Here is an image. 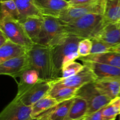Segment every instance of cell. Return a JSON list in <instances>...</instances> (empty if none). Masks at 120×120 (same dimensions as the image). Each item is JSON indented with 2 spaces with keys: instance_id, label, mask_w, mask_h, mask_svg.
<instances>
[{
  "instance_id": "6da1fadb",
  "label": "cell",
  "mask_w": 120,
  "mask_h": 120,
  "mask_svg": "<svg viewBox=\"0 0 120 120\" xmlns=\"http://www.w3.org/2000/svg\"><path fill=\"white\" fill-rule=\"evenodd\" d=\"M27 55L30 68L37 71L41 80L50 81L60 78L54 65L50 47L34 44Z\"/></svg>"
},
{
  "instance_id": "7a4b0ae2",
  "label": "cell",
  "mask_w": 120,
  "mask_h": 120,
  "mask_svg": "<svg viewBox=\"0 0 120 120\" xmlns=\"http://www.w3.org/2000/svg\"><path fill=\"white\" fill-rule=\"evenodd\" d=\"M106 23L103 15L90 14L74 21L62 24L69 35H75L82 39H91L97 35Z\"/></svg>"
},
{
  "instance_id": "3957f363",
  "label": "cell",
  "mask_w": 120,
  "mask_h": 120,
  "mask_svg": "<svg viewBox=\"0 0 120 120\" xmlns=\"http://www.w3.org/2000/svg\"><path fill=\"white\" fill-rule=\"evenodd\" d=\"M82 40L75 35H69L59 44L50 47L54 65L60 77L63 66L80 58L78 46Z\"/></svg>"
},
{
  "instance_id": "277c9868",
  "label": "cell",
  "mask_w": 120,
  "mask_h": 120,
  "mask_svg": "<svg viewBox=\"0 0 120 120\" xmlns=\"http://www.w3.org/2000/svg\"><path fill=\"white\" fill-rule=\"evenodd\" d=\"M43 26L38 43L52 47L69 35L58 18L43 15Z\"/></svg>"
},
{
  "instance_id": "5b68a950",
  "label": "cell",
  "mask_w": 120,
  "mask_h": 120,
  "mask_svg": "<svg viewBox=\"0 0 120 120\" xmlns=\"http://www.w3.org/2000/svg\"><path fill=\"white\" fill-rule=\"evenodd\" d=\"M0 29L14 43L29 48L34 44L21 22L16 19L9 16L0 19Z\"/></svg>"
},
{
  "instance_id": "8992f818",
  "label": "cell",
  "mask_w": 120,
  "mask_h": 120,
  "mask_svg": "<svg viewBox=\"0 0 120 120\" xmlns=\"http://www.w3.org/2000/svg\"><path fill=\"white\" fill-rule=\"evenodd\" d=\"M94 82H89L82 86L79 88L76 94V96L83 98L87 102L88 111L87 115L101 109L112 100L96 88Z\"/></svg>"
},
{
  "instance_id": "52a82bcc",
  "label": "cell",
  "mask_w": 120,
  "mask_h": 120,
  "mask_svg": "<svg viewBox=\"0 0 120 120\" xmlns=\"http://www.w3.org/2000/svg\"><path fill=\"white\" fill-rule=\"evenodd\" d=\"M51 86L49 81L40 80L32 85L18 87L16 99L26 106L32 107L45 96L49 94Z\"/></svg>"
},
{
  "instance_id": "ba28073f",
  "label": "cell",
  "mask_w": 120,
  "mask_h": 120,
  "mask_svg": "<svg viewBox=\"0 0 120 120\" xmlns=\"http://www.w3.org/2000/svg\"><path fill=\"white\" fill-rule=\"evenodd\" d=\"M105 0H98L91 3L70 6L58 18L62 23H67L90 14L103 15Z\"/></svg>"
},
{
  "instance_id": "9c48e42d",
  "label": "cell",
  "mask_w": 120,
  "mask_h": 120,
  "mask_svg": "<svg viewBox=\"0 0 120 120\" xmlns=\"http://www.w3.org/2000/svg\"><path fill=\"white\" fill-rule=\"evenodd\" d=\"M96 81V78L92 71L87 66L84 65L83 70L74 76L68 78L60 77L49 82L51 86L50 89H56L62 87L80 88L86 84Z\"/></svg>"
},
{
  "instance_id": "30bf717a",
  "label": "cell",
  "mask_w": 120,
  "mask_h": 120,
  "mask_svg": "<svg viewBox=\"0 0 120 120\" xmlns=\"http://www.w3.org/2000/svg\"><path fill=\"white\" fill-rule=\"evenodd\" d=\"M32 107L26 106L14 98L1 111L0 120H32Z\"/></svg>"
},
{
  "instance_id": "8fae6325",
  "label": "cell",
  "mask_w": 120,
  "mask_h": 120,
  "mask_svg": "<svg viewBox=\"0 0 120 120\" xmlns=\"http://www.w3.org/2000/svg\"><path fill=\"white\" fill-rule=\"evenodd\" d=\"M31 68L27 54L0 63V74L14 78L20 77L23 72Z\"/></svg>"
},
{
  "instance_id": "7c38bea8",
  "label": "cell",
  "mask_w": 120,
  "mask_h": 120,
  "mask_svg": "<svg viewBox=\"0 0 120 120\" xmlns=\"http://www.w3.org/2000/svg\"><path fill=\"white\" fill-rule=\"evenodd\" d=\"M84 65L90 68L96 78V81L114 80L120 81V68L91 61H82Z\"/></svg>"
},
{
  "instance_id": "4fadbf2b",
  "label": "cell",
  "mask_w": 120,
  "mask_h": 120,
  "mask_svg": "<svg viewBox=\"0 0 120 120\" xmlns=\"http://www.w3.org/2000/svg\"><path fill=\"white\" fill-rule=\"evenodd\" d=\"M34 2L42 15L56 18L70 6L67 0H34Z\"/></svg>"
},
{
  "instance_id": "5bb4252c",
  "label": "cell",
  "mask_w": 120,
  "mask_h": 120,
  "mask_svg": "<svg viewBox=\"0 0 120 120\" xmlns=\"http://www.w3.org/2000/svg\"><path fill=\"white\" fill-rule=\"evenodd\" d=\"M94 38L114 47L120 44V22H107Z\"/></svg>"
},
{
  "instance_id": "9a60e30c",
  "label": "cell",
  "mask_w": 120,
  "mask_h": 120,
  "mask_svg": "<svg viewBox=\"0 0 120 120\" xmlns=\"http://www.w3.org/2000/svg\"><path fill=\"white\" fill-rule=\"evenodd\" d=\"M75 98L59 102L35 118L42 120H64L69 114Z\"/></svg>"
},
{
  "instance_id": "2e32d148",
  "label": "cell",
  "mask_w": 120,
  "mask_h": 120,
  "mask_svg": "<svg viewBox=\"0 0 120 120\" xmlns=\"http://www.w3.org/2000/svg\"><path fill=\"white\" fill-rule=\"evenodd\" d=\"M43 16H30L19 21L27 35L34 44H37L43 26Z\"/></svg>"
},
{
  "instance_id": "e0dca14e",
  "label": "cell",
  "mask_w": 120,
  "mask_h": 120,
  "mask_svg": "<svg viewBox=\"0 0 120 120\" xmlns=\"http://www.w3.org/2000/svg\"><path fill=\"white\" fill-rule=\"evenodd\" d=\"M29 48L14 43L8 40L5 44L0 47V63L11 59L25 55Z\"/></svg>"
},
{
  "instance_id": "ac0fdd59",
  "label": "cell",
  "mask_w": 120,
  "mask_h": 120,
  "mask_svg": "<svg viewBox=\"0 0 120 120\" xmlns=\"http://www.w3.org/2000/svg\"><path fill=\"white\" fill-rule=\"evenodd\" d=\"M78 60L82 61H91L110 65L120 68V52L109 51L96 55H89L84 57H80Z\"/></svg>"
},
{
  "instance_id": "d6986e66",
  "label": "cell",
  "mask_w": 120,
  "mask_h": 120,
  "mask_svg": "<svg viewBox=\"0 0 120 120\" xmlns=\"http://www.w3.org/2000/svg\"><path fill=\"white\" fill-rule=\"evenodd\" d=\"M88 104L86 100L76 96L68 116L64 120H82L87 115Z\"/></svg>"
},
{
  "instance_id": "ffe728a7",
  "label": "cell",
  "mask_w": 120,
  "mask_h": 120,
  "mask_svg": "<svg viewBox=\"0 0 120 120\" xmlns=\"http://www.w3.org/2000/svg\"><path fill=\"white\" fill-rule=\"evenodd\" d=\"M94 85L100 92L111 100L118 97L120 92V81L114 80L96 81Z\"/></svg>"
},
{
  "instance_id": "44dd1931",
  "label": "cell",
  "mask_w": 120,
  "mask_h": 120,
  "mask_svg": "<svg viewBox=\"0 0 120 120\" xmlns=\"http://www.w3.org/2000/svg\"><path fill=\"white\" fill-rule=\"evenodd\" d=\"M20 15L19 21L30 16H42L34 0H14Z\"/></svg>"
},
{
  "instance_id": "7402d4cb",
  "label": "cell",
  "mask_w": 120,
  "mask_h": 120,
  "mask_svg": "<svg viewBox=\"0 0 120 120\" xmlns=\"http://www.w3.org/2000/svg\"><path fill=\"white\" fill-rule=\"evenodd\" d=\"M103 17L107 22H120V0H105Z\"/></svg>"
},
{
  "instance_id": "603a6c76",
  "label": "cell",
  "mask_w": 120,
  "mask_h": 120,
  "mask_svg": "<svg viewBox=\"0 0 120 120\" xmlns=\"http://www.w3.org/2000/svg\"><path fill=\"white\" fill-rule=\"evenodd\" d=\"M59 103V102H57L52 96L49 94L46 95L32 106L33 119H35L42 113L51 109Z\"/></svg>"
},
{
  "instance_id": "cb8c5ba5",
  "label": "cell",
  "mask_w": 120,
  "mask_h": 120,
  "mask_svg": "<svg viewBox=\"0 0 120 120\" xmlns=\"http://www.w3.org/2000/svg\"><path fill=\"white\" fill-rule=\"evenodd\" d=\"M78 89L77 88L62 87L56 89H50L48 94L58 102H61L76 97Z\"/></svg>"
},
{
  "instance_id": "d4e9b609",
  "label": "cell",
  "mask_w": 120,
  "mask_h": 120,
  "mask_svg": "<svg viewBox=\"0 0 120 120\" xmlns=\"http://www.w3.org/2000/svg\"><path fill=\"white\" fill-rule=\"evenodd\" d=\"M102 115L104 120H115L120 115V97L116 98L102 109Z\"/></svg>"
},
{
  "instance_id": "484cf974",
  "label": "cell",
  "mask_w": 120,
  "mask_h": 120,
  "mask_svg": "<svg viewBox=\"0 0 120 120\" xmlns=\"http://www.w3.org/2000/svg\"><path fill=\"white\" fill-rule=\"evenodd\" d=\"M9 16L19 21L20 15L14 0L1 1V18Z\"/></svg>"
},
{
  "instance_id": "4316f807",
  "label": "cell",
  "mask_w": 120,
  "mask_h": 120,
  "mask_svg": "<svg viewBox=\"0 0 120 120\" xmlns=\"http://www.w3.org/2000/svg\"><path fill=\"white\" fill-rule=\"evenodd\" d=\"M19 82L18 87H23L32 85L37 83L41 79L37 71L34 69H29L26 70L20 76Z\"/></svg>"
},
{
  "instance_id": "83f0119b",
  "label": "cell",
  "mask_w": 120,
  "mask_h": 120,
  "mask_svg": "<svg viewBox=\"0 0 120 120\" xmlns=\"http://www.w3.org/2000/svg\"><path fill=\"white\" fill-rule=\"evenodd\" d=\"M84 65L76 61H71L66 64L63 67L62 69V78H68L74 76L84 68Z\"/></svg>"
},
{
  "instance_id": "f1b7e54d",
  "label": "cell",
  "mask_w": 120,
  "mask_h": 120,
  "mask_svg": "<svg viewBox=\"0 0 120 120\" xmlns=\"http://www.w3.org/2000/svg\"><path fill=\"white\" fill-rule=\"evenodd\" d=\"M92 42V48L91 51V55L100 54L103 53L111 51L113 48L108 44L104 41L100 40L96 38H92L90 39Z\"/></svg>"
},
{
  "instance_id": "f546056e",
  "label": "cell",
  "mask_w": 120,
  "mask_h": 120,
  "mask_svg": "<svg viewBox=\"0 0 120 120\" xmlns=\"http://www.w3.org/2000/svg\"><path fill=\"white\" fill-rule=\"evenodd\" d=\"M92 42L90 39L86 38L81 40L79 43L78 53L80 57H84L91 54Z\"/></svg>"
},
{
  "instance_id": "4dcf8cb0",
  "label": "cell",
  "mask_w": 120,
  "mask_h": 120,
  "mask_svg": "<svg viewBox=\"0 0 120 120\" xmlns=\"http://www.w3.org/2000/svg\"><path fill=\"white\" fill-rule=\"evenodd\" d=\"M102 109L90 115H86L84 119L86 120H104L102 115Z\"/></svg>"
},
{
  "instance_id": "1f68e13d",
  "label": "cell",
  "mask_w": 120,
  "mask_h": 120,
  "mask_svg": "<svg viewBox=\"0 0 120 120\" xmlns=\"http://www.w3.org/2000/svg\"><path fill=\"white\" fill-rule=\"evenodd\" d=\"M98 0H69L70 6L79 5L86 4L91 3Z\"/></svg>"
},
{
  "instance_id": "d6a6232c",
  "label": "cell",
  "mask_w": 120,
  "mask_h": 120,
  "mask_svg": "<svg viewBox=\"0 0 120 120\" xmlns=\"http://www.w3.org/2000/svg\"><path fill=\"white\" fill-rule=\"evenodd\" d=\"M8 40H9V39L8 38L7 35L4 33L0 29V47L3 45Z\"/></svg>"
},
{
  "instance_id": "836d02e7",
  "label": "cell",
  "mask_w": 120,
  "mask_h": 120,
  "mask_svg": "<svg viewBox=\"0 0 120 120\" xmlns=\"http://www.w3.org/2000/svg\"><path fill=\"white\" fill-rule=\"evenodd\" d=\"M111 51H116L118 52H120V44L116 46V47H113L112 48V49H111Z\"/></svg>"
},
{
  "instance_id": "e575fe53",
  "label": "cell",
  "mask_w": 120,
  "mask_h": 120,
  "mask_svg": "<svg viewBox=\"0 0 120 120\" xmlns=\"http://www.w3.org/2000/svg\"><path fill=\"white\" fill-rule=\"evenodd\" d=\"M39 120V119H36V118H35V119H34V120Z\"/></svg>"
},
{
  "instance_id": "d590c367",
  "label": "cell",
  "mask_w": 120,
  "mask_h": 120,
  "mask_svg": "<svg viewBox=\"0 0 120 120\" xmlns=\"http://www.w3.org/2000/svg\"><path fill=\"white\" fill-rule=\"evenodd\" d=\"M5 1V0H1V1Z\"/></svg>"
},
{
  "instance_id": "8d00e7d4",
  "label": "cell",
  "mask_w": 120,
  "mask_h": 120,
  "mask_svg": "<svg viewBox=\"0 0 120 120\" xmlns=\"http://www.w3.org/2000/svg\"><path fill=\"white\" fill-rule=\"evenodd\" d=\"M118 96H119V97H120V94H119V95H118Z\"/></svg>"
},
{
  "instance_id": "74e56055",
  "label": "cell",
  "mask_w": 120,
  "mask_h": 120,
  "mask_svg": "<svg viewBox=\"0 0 120 120\" xmlns=\"http://www.w3.org/2000/svg\"><path fill=\"white\" fill-rule=\"evenodd\" d=\"M86 120V119H84H84H83V120Z\"/></svg>"
},
{
  "instance_id": "f35d334b",
  "label": "cell",
  "mask_w": 120,
  "mask_h": 120,
  "mask_svg": "<svg viewBox=\"0 0 120 120\" xmlns=\"http://www.w3.org/2000/svg\"></svg>"
}]
</instances>
